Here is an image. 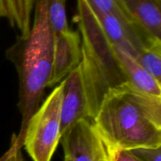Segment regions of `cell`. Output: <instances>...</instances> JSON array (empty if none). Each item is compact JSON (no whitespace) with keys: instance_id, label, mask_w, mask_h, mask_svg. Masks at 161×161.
I'll list each match as a JSON object with an SVG mask.
<instances>
[{"instance_id":"obj_1","label":"cell","mask_w":161,"mask_h":161,"mask_svg":"<svg viewBox=\"0 0 161 161\" xmlns=\"http://www.w3.org/2000/svg\"><path fill=\"white\" fill-rule=\"evenodd\" d=\"M93 121L115 153L161 146V97L128 82L107 91Z\"/></svg>"},{"instance_id":"obj_2","label":"cell","mask_w":161,"mask_h":161,"mask_svg":"<svg viewBox=\"0 0 161 161\" xmlns=\"http://www.w3.org/2000/svg\"><path fill=\"white\" fill-rule=\"evenodd\" d=\"M35 14L29 33L20 37L6 51L19 77L18 108L21 114L20 133L15 140L22 146L24 135L31 116L42 103L52 72L54 33L44 0L35 1Z\"/></svg>"},{"instance_id":"obj_3","label":"cell","mask_w":161,"mask_h":161,"mask_svg":"<svg viewBox=\"0 0 161 161\" xmlns=\"http://www.w3.org/2000/svg\"><path fill=\"white\" fill-rule=\"evenodd\" d=\"M75 20L81 38V69L88 112L95 118L104 96L111 88L127 83L114 46L101 28L85 0H77Z\"/></svg>"},{"instance_id":"obj_4","label":"cell","mask_w":161,"mask_h":161,"mask_svg":"<svg viewBox=\"0 0 161 161\" xmlns=\"http://www.w3.org/2000/svg\"><path fill=\"white\" fill-rule=\"evenodd\" d=\"M63 80L31 116L22 146L33 161H50L61 138Z\"/></svg>"},{"instance_id":"obj_5","label":"cell","mask_w":161,"mask_h":161,"mask_svg":"<svg viewBox=\"0 0 161 161\" xmlns=\"http://www.w3.org/2000/svg\"><path fill=\"white\" fill-rule=\"evenodd\" d=\"M65 157L72 161H114L116 153L95 127L92 119H82L61 136Z\"/></svg>"},{"instance_id":"obj_6","label":"cell","mask_w":161,"mask_h":161,"mask_svg":"<svg viewBox=\"0 0 161 161\" xmlns=\"http://www.w3.org/2000/svg\"><path fill=\"white\" fill-rule=\"evenodd\" d=\"M81 38L79 31H68L54 35L52 72L47 87L61 83L81 61Z\"/></svg>"},{"instance_id":"obj_7","label":"cell","mask_w":161,"mask_h":161,"mask_svg":"<svg viewBox=\"0 0 161 161\" xmlns=\"http://www.w3.org/2000/svg\"><path fill=\"white\" fill-rule=\"evenodd\" d=\"M64 80L61 105V136L82 119H91L83 86L80 65L71 72Z\"/></svg>"},{"instance_id":"obj_8","label":"cell","mask_w":161,"mask_h":161,"mask_svg":"<svg viewBox=\"0 0 161 161\" xmlns=\"http://www.w3.org/2000/svg\"><path fill=\"white\" fill-rule=\"evenodd\" d=\"M123 10L138 25L161 39V3L158 0H117Z\"/></svg>"},{"instance_id":"obj_9","label":"cell","mask_w":161,"mask_h":161,"mask_svg":"<svg viewBox=\"0 0 161 161\" xmlns=\"http://www.w3.org/2000/svg\"><path fill=\"white\" fill-rule=\"evenodd\" d=\"M113 46L127 82L143 92L161 97V83L153 77L131 55L120 47L114 44Z\"/></svg>"},{"instance_id":"obj_10","label":"cell","mask_w":161,"mask_h":161,"mask_svg":"<svg viewBox=\"0 0 161 161\" xmlns=\"http://www.w3.org/2000/svg\"><path fill=\"white\" fill-rule=\"evenodd\" d=\"M36 0H0V18H6L17 28L21 37L29 33Z\"/></svg>"},{"instance_id":"obj_11","label":"cell","mask_w":161,"mask_h":161,"mask_svg":"<svg viewBox=\"0 0 161 161\" xmlns=\"http://www.w3.org/2000/svg\"><path fill=\"white\" fill-rule=\"evenodd\" d=\"M67 0H44L47 15L54 35L69 29L66 14Z\"/></svg>"},{"instance_id":"obj_12","label":"cell","mask_w":161,"mask_h":161,"mask_svg":"<svg viewBox=\"0 0 161 161\" xmlns=\"http://www.w3.org/2000/svg\"><path fill=\"white\" fill-rule=\"evenodd\" d=\"M136 60L153 77L161 83V42L143 50Z\"/></svg>"},{"instance_id":"obj_13","label":"cell","mask_w":161,"mask_h":161,"mask_svg":"<svg viewBox=\"0 0 161 161\" xmlns=\"http://www.w3.org/2000/svg\"><path fill=\"white\" fill-rule=\"evenodd\" d=\"M92 9L104 13H108L118 16L123 20L134 24L135 25L142 27L141 25L135 23L119 6L117 0H85ZM143 28V27H142ZM146 29V28H145Z\"/></svg>"},{"instance_id":"obj_14","label":"cell","mask_w":161,"mask_h":161,"mask_svg":"<svg viewBox=\"0 0 161 161\" xmlns=\"http://www.w3.org/2000/svg\"><path fill=\"white\" fill-rule=\"evenodd\" d=\"M129 151L142 161H161V146L157 148H138Z\"/></svg>"},{"instance_id":"obj_15","label":"cell","mask_w":161,"mask_h":161,"mask_svg":"<svg viewBox=\"0 0 161 161\" xmlns=\"http://www.w3.org/2000/svg\"><path fill=\"white\" fill-rule=\"evenodd\" d=\"M12 144L11 149L7 153L4 159L1 161H27L26 159L23 156L20 147H19L16 144L15 142H13Z\"/></svg>"},{"instance_id":"obj_16","label":"cell","mask_w":161,"mask_h":161,"mask_svg":"<svg viewBox=\"0 0 161 161\" xmlns=\"http://www.w3.org/2000/svg\"><path fill=\"white\" fill-rule=\"evenodd\" d=\"M114 161H142L138 157H135L130 151L121 150L116 153Z\"/></svg>"},{"instance_id":"obj_17","label":"cell","mask_w":161,"mask_h":161,"mask_svg":"<svg viewBox=\"0 0 161 161\" xmlns=\"http://www.w3.org/2000/svg\"><path fill=\"white\" fill-rule=\"evenodd\" d=\"M64 161H72V160H71V159L69 158V157H65V156H64Z\"/></svg>"},{"instance_id":"obj_18","label":"cell","mask_w":161,"mask_h":161,"mask_svg":"<svg viewBox=\"0 0 161 161\" xmlns=\"http://www.w3.org/2000/svg\"><path fill=\"white\" fill-rule=\"evenodd\" d=\"M158 1H159V2H160V3H161V0H158Z\"/></svg>"}]
</instances>
